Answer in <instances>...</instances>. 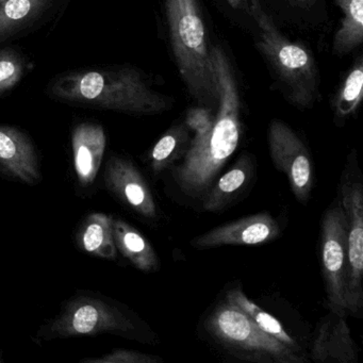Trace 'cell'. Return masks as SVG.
<instances>
[{"mask_svg":"<svg viewBox=\"0 0 363 363\" xmlns=\"http://www.w3.org/2000/svg\"><path fill=\"white\" fill-rule=\"evenodd\" d=\"M48 90L59 101L135 116L163 113L173 105L131 67L69 72L56 78Z\"/></svg>","mask_w":363,"mask_h":363,"instance_id":"7a4b0ae2","label":"cell"},{"mask_svg":"<svg viewBox=\"0 0 363 363\" xmlns=\"http://www.w3.org/2000/svg\"><path fill=\"white\" fill-rule=\"evenodd\" d=\"M267 143L276 169L286 176L297 201L307 203L313 189L314 173L305 144L289 125L280 120H273L269 124Z\"/></svg>","mask_w":363,"mask_h":363,"instance_id":"ba28073f","label":"cell"},{"mask_svg":"<svg viewBox=\"0 0 363 363\" xmlns=\"http://www.w3.org/2000/svg\"><path fill=\"white\" fill-rule=\"evenodd\" d=\"M52 0H0V42L35 21Z\"/></svg>","mask_w":363,"mask_h":363,"instance_id":"ffe728a7","label":"cell"},{"mask_svg":"<svg viewBox=\"0 0 363 363\" xmlns=\"http://www.w3.org/2000/svg\"><path fill=\"white\" fill-rule=\"evenodd\" d=\"M363 96V59L359 56L342 82L333 99V107L337 120L354 116L361 105Z\"/></svg>","mask_w":363,"mask_h":363,"instance_id":"7402d4cb","label":"cell"},{"mask_svg":"<svg viewBox=\"0 0 363 363\" xmlns=\"http://www.w3.org/2000/svg\"><path fill=\"white\" fill-rule=\"evenodd\" d=\"M250 14L259 33V48L273 67L289 101L310 108L318 95V73L311 52L280 33L259 0H252Z\"/></svg>","mask_w":363,"mask_h":363,"instance_id":"277c9868","label":"cell"},{"mask_svg":"<svg viewBox=\"0 0 363 363\" xmlns=\"http://www.w3.org/2000/svg\"><path fill=\"white\" fill-rule=\"evenodd\" d=\"M216 113L211 108L199 105V107L191 108L186 112L184 125L189 131L194 133V139L203 137L209 133L213 126Z\"/></svg>","mask_w":363,"mask_h":363,"instance_id":"cb8c5ba5","label":"cell"},{"mask_svg":"<svg viewBox=\"0 0 363 363\" xmlns=\"http://www.w3.org/2000/svg\"><path fill=\"white\" fill-rule=\"evenodd\" d=\"M112 333L138 339L133 318L105 297L76 295L63 305L54 320L41 330L42 339H65L75 335Z\"/></svg>","mask_w":363,"mask_h":363,"instance_id":"8992f818","label":"cell"},{"mask_svg":"<svg viewBox=\"0 0 363 363\" xmlns=\"http://www.w3.org/2000/svg\"><path fill=\"white\" fill-rule=\"evenodd\" d=\"M288 3H290L294 7L309 10L315 5L316 0H288Z\"/></svg>","mask_w":363,"mask_h":363,"instance_id":"484cf974","label":"cell"},{"mask_svg":"<svg viewBox=\"0 0 363 363\" xmlns=\"http://www.w3.org/2000/svg\"><path fill=\"white\" fill-rule=\"evenodd\" d=\"M225 297H226L227 301L240 308L261 330L264 331L271 337H275L284 345L298 350V352H303V350L299 347L298 343L289 335L281 323L269 312L261 309L254 301H250L241 288L230 289Z\"/></svg>","mask_w":363,"mask_h":363,"instance_id":"d6986e66","label":"cell"},{"mask_svg":"<svg viewBox=\"0 0 363 363\" xmlns=\"http://www.w3.org/2000/svg\"><path fill=\"white\" fill-rule=\"evenodd\" d=\"M86 363H159L162 362L160 357L144 354L135 350H116L101 358L86 359Z\"/></svg>","mask_w":363,"mask_h":363,"instance_id":"d4e9b609","label":"cell"},{"mask_svg":"<svg viewBox=\"0 0 363 363\" xmlns=\"http://www.w3.org/2000/svg\"><path fill=\"white\" fill-rule=\"evenodd\" d=\"M24 62L20 55L11 50L0 52V95L13 89L22 79Z\"/></svg>","mask_w":363,"mask_h":363,"instance_id":"603a6c76","label":"cell"},{"mask_svg":"<svg viewBox=\"0 0 363 363\" xmlns=\"http://www.w3.org/2000/svg\"><path fill=\"white\" fill-rule=\"evenodd\" d=\"M342 12L341 24L333 38V52L350 54L363 42V0H335Z\"/></svg>","mask_w":363,"mask_h":363,"instance_id":"ac0fdd59","label":"cell"},{"mask_svg":"<svg viewBox=\"0 0 363 363\" xmlns=\"http://www.w3.org/2000/svg\"><path fill=\"white\" fill-rule=\"evenodd\" d=\"M172 50L180 77L201 106L218 108V86L205 23L197 0H165Z\"/></svg>","mask_w":363,"mask_h":363,"instance_id":"3957f363","label":"cell"},{"mask_svg":"<svg viewBox=\"0 0 363 363\" xmlns=\"http://www.w3.org/2000/svg\"><path fill=\"white\" fill-rule=\"evenodd\" d=\"M106 139L103 127L94 123L77 125L72 135L74 165L82 186H91L96 179L105 155Z\"/></svg>","mask_w":363,"mask_h":363,"instance_id":"5bb4252c","label":"cell"},{"mask_svg":"<svg viewBox=\"0 0 363 363\" xmlns=\"http://www.w3.org/2000/svg\"><path fill=\"white\" fill-rule=\"evenodd\" d=\"M227 3L233 9H240L243 6V4L245 3V0H227Z\"/></svg>","mask_w":363,"mask_h":363,"instance_id":"4316f807","label":"cell"},{"mask_svg":"<svg viewBox=\"0 0 363 363\" xmlns=\"http://www.w3.org/2000/svg\"><path fill=\"white\" fill-rule=\"evenodd\" d=\"M114 244L116 250L130 261L131 264L145 273L158 271L160 260L150 242L125 220L112 218Z\"/></svg>","mask_w":363,"mask_h":363,"instance_id":"9a60e30c","label":"cell"},{"mask_svg":"<svg viewBox=\"0 0 363 363\" xmlns=\"http://www.w3.org/2000/svg\"><path fill=\"white\" fill-rule=\"evenodd\" d=\"M254 169L252 159L241 157L206 193L203 197V209L208 212L222 211L250 184Z\"/></svg>","mask_w":363,"mask_h":363,"instance_id":"2e32d148","label":"cell"},{"mask_svg":"<svg viewBox=\"0 0 363 363\" xmlns=\"http://www.w3.org/2000/svg\"><path fill=\"white\" fill-rule=\"evenodd\" d=\"M347 218L341 201L331 206L322 220L320 254L329 310L347 315Z\"/></svg>","mask_w":363,"mask_h":363,"instance_id":"52a82bcc","label":"cell"},{"mask_svg":"<svg viewBox=\"0 0 363 363\" xmlns=\"http://www.w3.org/2000/svg\"><path fill=\"white\" fill-rule=\"evenodd\" d=\"M211 57L218 97L213 126L203 137L193 138L184 161L172 171L178 188L192 199L205 196L213 186L242 135L241 99L233 65L218 45H211Z\"/></svg>","mask_w":363,"mask_h":363,"instance_id":"6da1fadb","label":"cell"},{"mask_svg":"<svg viewBox=\"0 0 363 363\" xmlns=\"http://www.w3.org/2000/svg\"><path fill=\"white\" fill-rule=\"evenodd\" d=\"M315 362L354 363L358 350L350 335L346 315L329 312L318 324L311 347Z\"/></svg>","mask_w":363,"mask_h":363,"instance_id":"7c38bea8","label":"cell"},{"mask_svg":"<svg viewBox=\"0 0 363 363\" xmlns=\"http://www.w3.org/2000/svg\"><path fill=\"white\" fill-rule=\"evenodd\" d=\"M189 147V129L177 124L169 129L158 140L150 152V169L155 176L169 169Z\"/></svg>","mask_w":363,"mask_h":363,"instance_id":"44dd1931","label":"cell"},{"mask_svg":"<svg viewBox=\"0 0 363 363\" xmlns=\"http://www.w3.org/2000/svg\"><path fill=\"white\" fill-rule=\"evenodd\" d=\"M106 186L121 203L147 220H157L154 194L138 167L124 157L113 156L105 169Z\"/></svg>","mask_w":363,"mask_h":363,"instance_id":"30bf717a","label":"cell"},{"mask_svg":"<svg viewBox=\"0 0 363 363\" xmlns=\"http://www.w3.org/2000/svg\"><path fill=\"white\" fill-rule=\"evenodd\" d=\"M113 216L105 213H92L82 220L76 242L78 247L93 256L116 259L118 255L112 231Z\"/></svg>","mask_w":363,"mask_h":363,"instance_id":"e0dca14e","label":"cell"},{"mask_svg":"<svg viewBox=\"0 0 363 363\" xmlns=\"http://www.w3.org/2000/svg\"><path fill=\"white\" fill-rule=\"evenodd\" d=\"M342 207L347 218V313L359 314L363 306V190L361 182H344Z\"/></svg>","mask_w":363,"mask_h":363,"instance_id":"9c48e42d","label":"cell"},{"mask_svg":"<svg viewBox=\"0 0 363 363\" xmlns=\"http://www.w3.org/2000/svg\"><path fill=\"white\" fill-rule=\"evenodd\" d=\"M205 325L216 343L241 360L263 363L309 361L305 352L293 350L261 330L240 308L229 301L216 306Z\"/></svg>","mask_w":363,"mask_h":363,"instance_id":"5b68a950","label":"cell"},{"mask_svg":"<svg viewBox=\"0 0 363 363\" xmlns=\"http://www.w3.org/2000/svg\"><path fill=\"white\" fill-rule=\"evenodd\" d=\"M0 169L29 184H37L41 177L33 142L14 127L0 125Z\"/></svg>","mask_w":363,"mask_h":363,"instance_id":"4fadbf2b","label":"cell"},{"mask_svg":"<svg viewBox=\"0 0 363 363\" xmlns=\"http://www.w3.org/2000/svg\"><path fill=\"white\" fill-rule=\"evenodd\" d=\"M279 235L280 226L277 220L264 212L216 227L195 238L192 246L197 250H209L229 245H262L274 241Z\"/></svg>","mask_w":363,"mask_h":363,"instance_id":"8fae6325","label":"cell"}]
</instances>
